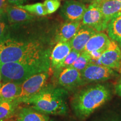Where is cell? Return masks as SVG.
<instances>
[{"mask_svg": "<svg viewBox=\"0 0 121 121\" xmlns=\"http://www.w3.org/2000/svg\"><path fill=\"white\" fill-rule=\"evenodd\" d=\"M36 20V19H35ZM34 20L10 25L0 42V65L21 62L51 68L50 48Z\"/></svg>", "mask_w": 121, "mask_h": 121, "instance_id": "obj_1", "label": "cell"}, {"mask_svg": "<svg viewBox=\"0 0 121 121\" xmlns=\"http://www.w3.org/2000/svg\"><path fill=\"white\" fill-rule=\"evenodd\" d=\"M67 95V90L63 87L46 85L23 103L45 114L62 116L68 111Z\"/></svg>", "mask_w": 121, "mask_h": 121, "instance_id": "obj_2", "label": "cell"}, {"mask_svg": "<svg viewBox=\"0 0 121 121\" xmlns=\"http://www.w3.org/2000/svg\"><path fill=\"white\" fill-rule=\"evenodd\" d=\"M110 94L107 87L96 84L82 89L75 94L71 106L76 116L85 119L109 99Z\"/></svg>", "mask_w": 121, "mask_h": 121, "instance_id": "obj_3", "label": "cell"}, {"mask_svg": "<svg viewBox=\"0 0 121 121\" xmlns=\"http://www.w3.org/2000/svg\"><path fill=\"white\" fill-rule=\"evenodd\" d=\"M49 69L41 66L21 62H10L0 65L2 82H13L22 84L31 76L48 72Z\"/></svg>", "mask_w": 121, "mask_h": 121, "instance_id": "obj_4", "label": "cell"}, {"mask_svg": "<svg viewBox=\"0 0 121 121\" xmlns=\"http://www.w3.org/2000/svg\"><path fill=\"white\" fill-rule=\"evenodd\" d=\"M49 75L48 72H40L31 76L21 84V93L18 101L20 103L31 98L47 85Z\"/></svg>", "mask_w": 121, "mask_h": 121, "instance_id": "obj_5", "label": "cell"}, {"mask_svg": "<svg viewBox=\"0 0 121 121\" xmlns=\"http://www.w3.org/2000/svg\"><path fill=\"white\" fill-rule=\"evenodd\" d=\"M115 73L114 69L92 62L81 71V75L83 83L93 82L110 79L114 76Z\"/></svg>", "mask_w": 121, "mask_h": 121, "instance_id": "obj_6", "label": "cell"}, {"mask_svg": "<svg viewBox=\"0 0 121 121\" xmlns=\"http://www.w3.org/2000/svg\"><path fill=\"white\" fill-rule=\"evenodd\" d=\"M108 22L95 3L90 4L87 7L81 20L83 25L93 28L97 32H102L107 29Z\"/></svg>", "mask_w": 121, "mask_h": 121, "instance_id": "obj_7", "label": "cell"}, {"mask_svg": "<svg viewBox=\"0 0 121 121\" xmlns=\"http://www.w3.org/2000/svg\"><path fill=\"white\" fill-rule=\"evenodd\" d=\"M57 83L66 90H71L83 83L81 72L71 67L56 69Z\"/></svg>", "mask_w": 121, "mask_h": 121, "instance_id": "obj_8", "label": "cell"}, {"mask_svg": "<svg viewBox=\"0 0 121 121\" xmlns=\"http://www.w3.org/2000/svg\"><path fill=\"white\" fill-rule=\"evenodd\" d=\"M98 64L113 69H121V49L116 42L111 40L109 45L97 60Z\"/></svg>", "mask_w": 121, "mask_h": 121, "instance_id": "obj_9", "label": "cell"}, {"mask_svg": "<svg viewBox=\"0 0 121 121\" xmlns=\"http://www.w3.org/2000/svg\"><path fill=\"white\" fill-rule=\"evenodd\" d=\"M87 6L81 1H66L60 10V13L66 22H81Z\"/></svg>", "mask_w": 121, "mask_h": 121, "instance_id": "obj_10", "label": "cell"}, {"mask_svg": "<svg viewBox=\"0 0 121 121\" xmlns=\"http://www.w3.org/2000/svg\"><path fill=\"white\" fill-rule=\"evenodd\" d=\"M5 11L10 25H17L31 22L35 20L37 16L17 6L8 5Z\"/></svg>", "mask_w": 121, "mask_h": 121, "instance_id": "obj_11", "label": "cell"}, {"mask_svg": "<svg viewBox=\"0 0 121 121\" xmlns=\"http://www.w3.org/2000/svg\"><path fill=\"white\" fill-rule=\"evenodd\" d=\"M96 32L93 28L82 24L75 35L69 41L72 49L82 52L89 39Z\"/></svg>", "mask_w": 121, "mask_h": 121, "instance_id": "obj_12", "label": "cell"}, {"mask_svg": "<svg viewBox=\"0 0 121 121\" xmlns=\"http://www.w3.org/2000/svg\"><path fill=\"white\" fill-rule=\"evenodd\" d=\"M111 39L105 33L96 32L90 38L83 51L90 53L93 52L103 53L109 45Z\"/></svg>", "mask_w": 121, "mask_h": 121, "instance_id": "obj_13", "label": "cell"}, {"mask_svg": "<svg viewBox=\"0 0 121 121\" xmlns=\"http://www.w3.org/2000/svg\"><path fill=\"white\" fill-rule=\"evenodd\" d=\"M69 42H57L51 53V68L56 69L71 51Z\"/></svg>", "mask_w": 121, "mask_h": 121, "instance_id": "obj_14", "label": "cell"}, {"mask_svg": "<svg viewBox=\"0 0 121 121\" xmlns=\"http://www.w3.org/2000/svg\"><path fill=\"white\" fill-rule=\"evenodd\" d=\"M81 22H66L59 28L55 37V41L69 42L81 27Z\"/></svg>", "mask_w": 121, "mask_h": 121, "instance_id": "obj_15", "label": "cell"}, {"mask_svg": "<svg viewBox=\"0 0 121 121\" xmlns=\"http://www.w3.org/2000/svg\"><path fill=\"white\" fill-rule=\"evenodd\" d=\"M18 109L16 112L17 121H49L47 115L31 107H24Z\"/></svg>", "mask_w": 121, "mask_h": 121, "instance_id": "obj_16", "label": "cell"}, {"mask_svg": "<svg viewBox=\"0 0 121 121\" xmlns=\"http://www.w3.org/2000/svg\"><path fill=\"white\" fill-rule=\"evenodd\" d=\"M105 19L109 22L114 15L121 13V1L117 0H100L95 3Z\"/></svg>", "mask_w": 121, "mask_h": 121, "instance_id": "obj_17", "label": "cell"}, {"mask_svg": "<svg viewBox=\"0 0 121 121\" xmlns=\"http://www.w3.org/2000/svg\"><path fill=\"white\" fill-rule=\"evenodd\" d=\"M109 38L121 47V13L114 15L109 22L107 28Z\"/></svg>", "mask_w": 121, "mask_h": 121, "instance_id": "obj_18", "label": "cell"}, {"mask_svg": "<svg viewBox=\"0 0 121 121\" xmlns=\"http://www.w3.org/2000/svg\"><path fill=\"white\" fill-rule=\"evenodd\" d=\"M21 93V84L13 82H4L0 87V100L16 99Z\"/></svg>", "mask_w": 121, "mask_h": 121, "instance_id": "obj_19", "label": "cell"}, {"mask_svg": "<svg viewBox=\"0 0 121 121\" xmlns=\"http://www.w3.org/2000/svg\"><path fill=\"white\" fill-rule=\"evenodd\" d=\"M20 104L17 99L0 100V121H5L13 117L16 113Z\"/></svg>", "mask_w": 121, "mask_h": 121, "instance_id": "obj_20", "label": "cell"}, {"mask_svg": "<svg viewBox=\"0 0 121 121\" xmlns=\"http://www.w3.org/2000/svg\"><path fill=\"white\" fill-rule=\"evenodd\" d=\"M17 6L35 16H44L48 15L43 3L38 2L33 4H22Z\"/></svg>", "mask_w": 121, "mask_h": 121, "instance_id": "obj_21", "label": "cell"}, {"mask_svg": "<svg viewBox=\"0 0 121 121\" xmlns=\"http://www.w3.org/2000/svg\"><path fill=\"white\" fill-rule=\"evenodd\" d=\"M91 62H92V60L89 54L82 51L81 52L77 60L69 67L78 69L81 72Z\"/></svg>", "mask_w": 121, "mask_h": 121, "instance_id": "obj_22", "label": "cell"}, {"mask_svg": "<svg viewBox=\"0 0 121 121\" xmlns=\"http://www.w3.org/2000/svg\"><path fill=\"white\" fill-rule=\"evenodd\" d=\"M80 53H81L80 52H78V51L72 49L70 52L69 53V54L66 57L64 60H63L62 62L59 65L58 67L56 69L71 66L74 63V62L77 60V58L80 56ZM56 69H54V70H56Z\"/></svg>", "mask_w": 121, "mask_h": 121, "instance_id": "obj_23", "label": "cell"}, {"mask_svg": "<svg viewBox=\"0 0 121 121\" xmlns=\"http://www.w3.org/2000/svg\"><path fill=\"white\" fill-rule=\"evenodd\" d=\"M43 4L47 14H52L60 8V0H45Z\"/></svg>", "mask_w": 121, "mask_h": 121, "instance_id": "obj_24", "label": "cell"}, {"mask_svg": "<svg viewBox=\"0 0 121 121\" xmlns=\"http://www.w3.org/2000/svg\"><path fill=\"white\" fill-rule=\"evenodd\" d=\"M9 28H10V23L7 19V15L6 14L5 16L0 20V42L6 35Z\"/></svg>", "mask_w": 121, "mask_h": 121, "instance_id": "obj_25", "label": "cell"}, {"mask_svg": "<svg viewBox=\"0 0 121 121\" xmlns=\"http://www.w3.org/2000/svg\"><path fill=\"white\" fill-rule=\"evenodd\" d=\"M28 1V0H8V2L9 4L14 6H19L25 4Z\"/></svg>", "mask_w": 121, "mask_h": 121, "instance_id": "obj_26", "label": "cell"}, {"mask_svg": "<svg viewBox=\"0 0 121 121\" xmlns=\"http://www.w3.org/2000/svg\"><path fill=\"white\" fill-rule=\"evenodd\" d=\"M115 91L116 94L121 97V78L118 81V82L115 86Z\"/></svg>", "mask_w": 121, "mask_h": 121, "instance_id": "obj_27", "label": "cell"}, {"mask_svg": "<svg viewBox=\"0 0 121 121\" xmlns=\"http://www.w3.org/2000/svg\"><path fill=\"white\" fill-rule=\"evenodd\" d=\"M8 0H0V10L5 9L8 6Z\"/></svg>", "mask_w": 121, "mask_h": 121, "instance_id": "obj_28", "label": "cell"}, {"mask_svg": "<svg viewBox=\"0 0 121 121\" xmlns=\"http://www.w3.org/2000/svg\"><path fill=\"white\" fill-rule=\"evenodd\" d=\"M100 1V0H80L81 2L84 3V4L85 3H86V4H90L98 2Z\"/></svg>", "mask_w": 121, "mask_h": 121, "instance_id": "obj_29", "label": "cell"}, {"mask_svg": "<svg viewBox=\"0 0 121 121\" xmlns=\"http://www.w3.org/2000/svg\"><path fill=\"white\" fill-rule=\"evenodd\" d=\"M6 14V13L5 9H1V10H0V20L5 16Z\"/></svg>", "mask_w": 121, "mask_h": 121, "instance_id": "obj_30", "label": "cell"}, {"mask_svg": "<svg viewBox=\"0 0 121 121\" xmlns=\"http://www.w3.org/2000/svg\"><path fill=\"white\" fill-rule=\"evenodd\" d=\"M0 80L1 81V70H0Z\"/></svg>", "mask_w": 121, "mask_h": 121, "instance_id": "obj_31", "label": "cell"}, {"mask_svg": "<svg viewBox=\"0 0 121 121\" xmlns=\"http://www.w3.org/2000/svg\"><path fill=\"white\" fill-rule=\"evenodd\" d=\"M1 86V80H0V87Z\"/></svg>", "mask_w": 121, "mask_h": 121, "instance_id": "obj_32", "label": "cell"}, {"mask_svg": "<svg viewBox=\"0 0 121 121\" xmlns=\"http://www.w3.org/2000/svg\"><path fill=\"white\" fill-rule=\"evenodd\" d=\"M117 1H121V0H117Z\"/></svg>", "mask_w": 121, "mask_h": 121, "instance_id": "obj_33", "label": "cell"}]
</instances>
